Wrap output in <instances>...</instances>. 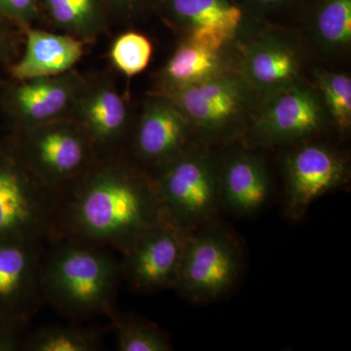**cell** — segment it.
Segmentation results:
<instances>
[{"label":"cell","mask_w":351,"mask_h":351,"mask_svg":"<svg viewBox=\"0 0 351 351\" xmlns=\"http://www.w3.org/2000/svg\"><path fill=\"white\" fill-rule=\"evenodd\" d=\"M151 176L121 154L97 158L57 195L55 232L124 253L162 221Z\"/></svg>","instance_id":"cell-1"},{"label":"cell","mask_w":351,"mask_h":351,"mask_svg":"<svg viewBox=\"0 0 351 351\" xmlns=\"http://www.w3.org/2000/svg\"><path fill=\"white\" fill-rule=\"evenodd\" d=\"M60 239L43 261L44 301L75 319L110 317L121 265L101 245Z\"/></svg>","instance_id":"cell-2"},{"label":"cell","mask_w":351,"mask_h":351,"mask_svg":"<svg viewBox=\"0 0 351 351\" xmlns=\"http://www.w3.org/2000/svg\"><path fill=\"white\" fill-rule=\"evenodd\" d=\"M219 160L195 144L152 177L164 221L188 233L218 219Z\"/></svg>","instance_id":"cell-3"},{"label":"cell","mask_w":351,"mask_h":351,"mask_svg":"<svg viewBox=\"0 0 351 351\" xmlns=\"http://www.w3.org/2000/svg\"><path fill=\"white\" fill-rule=\"evenodd\" d=\"M158 94L180 108L195 137L207 147L244 136L257 114L258 94L240 71Z\"/></svg>","instance_id":"cell-4"},{"label":"cell","mask_w":351,"mask_h":351,"mask_svg":"<svg viewBox=\"0 0 351 351\" xmlns=\"http://www.w3.org/2000/svg\"><path fill=\"white\" fill-rule=\"evenodd\" d=\"M243 253L239 239L218 219L188 232L175 288L189 301H218L239 282Z\"/></svg>","instance_id":"cell-5"},{"label":"cell","mask_w":351,"mask_h":351,"mask_svg":"<svg viewBox=\"0 0 351 351\" xmlns=\"http://www.w3.org/2000/svg\"><path fill=\"white\" fill-rule=\"evenodd\" d=\"M12 145L31 174L57 193L98 158L89 138L71 117L17 130Z\"/></svg>","instance_id":"cell-6"},{"label":"cell","mask_w":351,"mask_h":351,"mask_svg":"<svg viewBox=\"0 0 351 351\" xmlns=\"http://www.w3.org/2000/svg\"><path fill=\"white\" fill-rule=\"evenodd\" d=\"M57 193L31 174L13 145L0 147V242L55 233Z\"/></svg>","instance_id":"cell-7"},{"label":"cell","mask_w":351,"mask_h":351,"mask_svg":"<svg viewBox=\"0 0 351 351\" xmlns=\"http://www.w3.org/2000/svg\"><path fill=\"white\" fill-rule=\"evenodd\" d=\"M328 120L317 89L299 82L263 101L244 137L252 147L304 142L322 132Z\"/></svg>","instance_id":"cell-8"},{"label":"cell","mask_w":351,"mask_h":351,"mask_svg":"<svg viewBox=\"0 0 351 351\" xmlns=\"http://www.w3.org/2000/svg\"><path fill=\"white\" fill-rule=\"evenodd\" d=\"M285 211L289 218L302 219L322 196L348 184V158L331 145L311 140L301 142L283 158Z\"/></svg>","instance_id":"cell-9"},{"label":"cell","mask_w":351,"mask_h":351,"mask_svg":"<svg viewBox=\"0 0 351 351\" xmlns=\"http://www.w3.org/2000/svg\"><path fill=\"white\" fill-rule=\"evenodd\" d=\"M41 241L0 242V327L21 330L44 301Z\"/></svg>","instance_id":"cell-10"},{"label":"cell","mask_w":351,"mask_h":351,"mask_svg":"<svg viewBox=\"0 0 351 351\" xmlns=\"http://www.w3.org/2000/svg\"><path fill=\"white\" fill-rule=\"evenodd\" d=\"M193 129L167 97L152 93L145 101L132 138L134 161L154 177L176 157L195 145Z\"/></svg>","instance_id":"cell-11"},{"label":"cell","mask_w":351,"mask_h":351,"mask_svg":"<svg viewBox=\"0 0 351 351\" xmlns=\"http://www.w3.org/2000/svg\"><path fill=\"white\" fill-rule=\"evenodd\" d=\"M186 234L164 219L152 226L122 254V277L138 293L174 289Z\"/></svg>","instance_id":"cell-12"},{"label":"cell","mask_w":351,"mask_h":351,"mask_svg":"<svg viewBox=\"0 0 351 351\" xmlns=\"http://www.w3.org/2000/svg\"><path fill=\"white\" fill-rule=\"evenodd\" d=\"M69 117L86 134L98 158L119 156L130 135L128 104L106 76L86 80Z\"/></svg>","instance_id":"cell-13"},{"label":"cell","mask_w":351,"mask_h":351,"mask_svg":"<svg viewBox=\"0 0 351 351\" xmlns=\"http://www.w3.org/2000/svg\"><path fill=\"white\" fill-rule=\"evenodd\" d=\"M84 77L77 71L20 80L6 90L4 110L17 130L69 117Z\"/></svg>","instance_id":"cell-14"},{"label":"cell","mask_w":351,"mask_h":351,"mask_svg":"<svg viewBox=\"0 0 351 351\" xmlns=\"http://www.w3.org/2000/svg\"><path fill=\"white\" fill-rule=\"evenodd\" d=\"M240 0H162L164 18L184 39L225 49L239 34L246 12Z\"/></svg>","instance_id":"cell-15"},{"label":"cell","mask_w":351,"mask_h":351,"mask_svg":"<svg viewBox=\"0 0 351 351\" xmlns=\"http://www.w3.org/2000/svg\"><path fill=\"white\" fill-rule=\"evenodd\" d=\"M302 56L290 38L258 36L244 48L240 73L263 101L300 82Z\"/></svg>","instance_id":"cell-16"},{"label":"cell","mask_w":351,"mask_h":351,"mask_svg":"<svg viewBox=\"0 0 351 351\" xmlns=\"http://www.w3.org/2000/svg\"><path fill=\"white\" fill-rule=\"evenodd\" d=\"M221 210L237 216L260 211L269 199L271 181L258 154L234 149L219 160Z\"/></svg>","instance_id":"cell-17"},{"label":"cell","mask_w":351,"mask_h":351,"mask_svg":"<svg viewBox=\"0 0 351 351\" xmlns=\"http://www.w3.org/2000/svg\"><path fill=\"white\" fill-rule=\"evenodd\" d=\"M22 57L10 68L16 82L63 75L82 59L84 43L66 34L27 27Z\"/></svg>","instance_id":"cell-18"},{"label":"cell","mask_w":351,"mask_h":351,"mask_svg":"<svg viewBox=\"0 0 351 351\" xmlns=\"http://www.w3.org/2000/svg\"><path fill=\"white\" fill-rule=\"evenodd\" d=\"M230 71L232 69L223 49L184 39L159 73L156 92L163 93L191 86Z\"/></svg>","instance_id":"cell-19"},{"label":"cell","mask_w":351,"mask_h":351,"mask_svg":"<svg viewBox=\"0 0 351 351\" xmlns=\"http://www.w3.org/2000/svg\"><path fill=\"white\" fill-rule=\"evenodd\" d=\"M307 32L321 53L336 56L350 50L351 0H316L307 19Z\"/></svg>","instance_id":"cell-20"},{"label":"cell","mask_w":351,"mask_h":351,"mask_svg":"<svg viewBox=\"0 0 351 351\" xmlns=\"http://www.w3.org/2000/svg\"><path fill=\"white\" fill-rule=\"evenodd\" d=\"M43 2L55 27L83 43L96 40L107 29L105 0H43Z\"/></svg>","instance_id":"cell-21"},{"label":"cell","mask_w":351,"mask_h":351,"mask_svg":"<svg viewBox=\"0 0 351 351\" xmlns=\"http://www.w3.org/2000/svg\"><path fill=\"white\" fill-rule=\"evenodd\" d=\"M101 348V332L80 326L45 327L23 339L25 351H96Z\"/></svg>","instance_id":"cell-22"},{"label":"cell","mask_w":351,"mask_h":351,"mask_svg":"<svg viewBox=\"0 0 351 351\" xmlns=\"http://www.w3.org/2000/svg\"><path fill=\"white\" fill-rule=\"evenodd\" d=\"M110 324L120 351H170L173 350L169 336L157 325L144 318L114 313Z\"/></svg>","instance_id":"cell-23"},{"label":"cell","mask_w":351,"mask_h":351,"mask_svg":"<svg viewBox=\"0 0 351 351\" xmlns=\"http://www.w3.org/2000/svg\"><path fill=\"white\" fill-rule=\"evenodd\" d=\"M316 89L320 94L329 119L341 133L351 127V80L346 73L317 69L314 73Z\"/></svg>","instance_id":"cell-24"},{"label":"cell","mask_w":351,"mask_h":351,"mask_svg":"<svg viewBox=\"0 0 351 351\" xmlns=\"http://www.w3.org/2000/svg\"><path fill=\"white\" fill-rule=\"evenodd\" d=\"M110 60L114 68L132 77L143 73L152 57L151 40L137 32H126L113 41Z\"/></svg>","instance_id":"cell-25"},{"label":"cell","mask_w":351,"mask_h":351,"mask_svg":"<svg viewBox=\"0 0 351 351\" xmlns=\"http://www.w3.org/2000/svg\"><path fill=\"white\" fill-rule=\"evenodd\" d=\"M38 0H0V15L25 31L38 15Z\"/></svg>","instance_id":"cell-26"},{"label":"cell","mask_w":351,"mask_h":351,"mask_svg":"<svg viewBox=\"0 0 351 351\" xmlns=\"http://www.w3.org/2000/svg\"><path fill=\"white\" fill-rule=\"evenodd\" d=\"M14 49V38L12 32L0 19V64L8 61Z\"/></svg>","instance_id":"cell-27"},{"label":"cell","mask_w":351,"mask_h":351,"mask_svg":"<svg viewBox=\"0 0 351 351\" xmlns=\"http://www.w3.org/2000/svg\"><path fill=\"white\" fill-rule=\"evenodd\" d=\"M147 1L149 0H105L106 3L125 14L137 12L147 4Z\"/></svg>","instance_id":"cell-28"},{"label":"cell","mask_w":351,"mask_h":351,"mask_svg":"<svg viewBox=\"0 0 351 351\" xmlns=\"http://www.w3.org/2000/svg\"><path fill=\"white\" fill-rule=\"evenodd\" d=\"M242 1L246 2L247 4L258 10L269 11L276 10L287 5L291 0H242Z\"/></svg>","instance_id":"cell-29"},{"label":"cell","mask_w":351,"mask_h":351,"mask_svg":"<svg viewBox=\"0 0 351 351\" xmlns=\"http://www.w3.org/2000/svg\"><path fill=\"white\" fill-rule=\"evenodd\" d=\"M4 343V329L0 327V350H1L2 346Z\"/></svg>","instance_id":"cell-30"}]
</instances>
